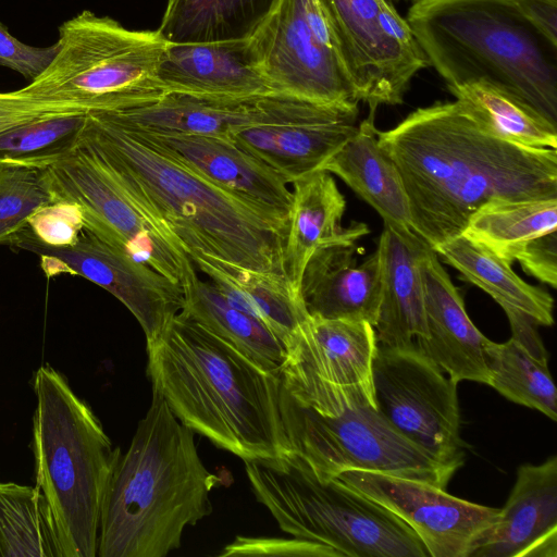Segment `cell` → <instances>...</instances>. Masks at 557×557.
<instances>
[{
	"label": "cell",
	"mask_w": 557,
	"mask_h": 557,
	"mask_svg": "<svg viewBox=\"0 0 557 557\" xmlns=\"http://www.w3.org/2000/svg\"><path fill=\"white\" fill-rule=\"evenodd\" d=\"M64 113L83 112L40 100L23 88L0 91V133L37 119Z\"/></svg>",
	"instance_id": "ab89813d"
},
{
	"label": "cell",
	"mask_w": 557,
	"mask_h": 557,
	"mask_svg": "<svg viewBox=\"0 0 557 557\" xmlns=\"http://www.w3.org/2000/svg\"><path fill=\"white\" fill-rule=\"evenodd\" d=\"M377 411L438 462L463 465L457 383L414 343L377 345L372 364Z\"/></svg>",
	"instance_id": "7c38bea8"
},
{
	"label": "cell",
	"mask_w": 557,
	"mask_h": 557,
	"mask_svg": "<svg viewBox=\"0 0 557 557\" xmlns=\"http://www.w3.org/2000/svg\"><path fill=\"white\" fill-rule=\"evenodd\" d=\"M53 203L41 170L0 163V245H8L40 209Z\"/></svg>",
	"instance_id": "d590c367"
},
{
	"label": "cell",
	"mask_w": 557,
	"mask_h": 557,
	"mask_svg": "<svg viewBox=\"0 0 557 557\" xmlns=\"http://www.w3.org/2000/svg\"><path fill=\"white\" fill-rule=\"evenodd\" d=\"M284 100L285 95L280 92L247 98L164 92L145 103L96 112L132 131L230 139L237 129L274 121Z\"/></svg>",
	"instance_id": "ac0fdd59"
},
{
	"label": "cell",
	"mask_w": 557,
	"mask_h": 557,
	"mask_svg": "<svg viewBox=\"0 0 557 557\" xmlns=\"http://www.w3.org/2000/svg\"><path fill=\"white\" fill-rule=\"evenodd\" d=\"M358 115V104L305 100L284 117L237 129L230 139L289 184L322 170L355 134Z\"/></svg>",
	"instance_id": "2e32d148"
},
{
	"label": "cell",
	"mask_w": 557,
	"mask_h": 557,
	"mask_svg": "<svg viewBox=\"0 0 557 557\" xmlns=\"http://www.w3.org/2000/svg\"><path fill=\"white\" fill-rule=\"evenodd\" d=\"M393 1H399V0H393ZM401 1H408V2H410V3H413V2H416L417 0H401Z\"/></svg>",
	"instance_id": "7bdbcfd3"
},
{
	"label": "cell",
	"mask_w": 557,
	"mask_h": 557,
	"mask_svg": "<svg viewBox=\"0 0 557 557\" xmlns=\"http://www.w3.org/2000/svg\"><path fill=\"white\" fill-rule=\"evenodd\" d=\"M406 21L448 89L486 82L557 124V44L512 0H417Z\"/></svg>",
	"instance_id": "5b68a950"
},
{
	"label": "cell",
	"mask_w": 557,
	"mask_h": 557,
	"mask_svg": "<svg viewBox=\"0 0 557 557\" xmlns=\"http://www.w3.org/2000/svg\"><path fill=\"white\" fill-rule=\"evenodd\" d=\"M251 490L294 537L341 557H430L412 529L338 478L322 479L293 451L244 461Z\"/></svg>",
	"instance_id": "ba28073f"
},
{
	"label": "cell",
	"mask_w": 557,
	"mask_h": 557,
	"mask_svg": "<svg viewBox=\"0 0 557 557\" xmlns=\"http://www.w3.org/2000/svg\"><path fill=\"white\" fill-rule=\"evenodd\" d=\"M147 375L175 417L244 461L289 451L280 414V372L177 313L147 342Z\"/></svg>",
	"instance_id": "3957f363"
},
{
	"label": "cell",
	"mask_w": 557,
	"mask_h": 557,
	"mask_svg": "<svg viewBox=\"0 0 557 557\" xmlns=\"http://www.w3.org/2000/svg\"><path fill=\"white\" fill-rule=\"evenodd\" d=\"M194 434L152 388L106 488L97 556L165 557L187 527L212 512L210 492L220 478L205 467Z\"/></svg>",
	"instance_id": "277c9868"
},
{
	"label": "cell",
	"mask_w": 557,
	"mask_h": 557,
	"mask_svg": "<svg viewBox=\"0 0 557 557\" xmlns=\"http://www.w3.org/2000/svg\"><path fill=\"white\" fill-rule=\"evenodd\" d=\"M249 41L277 92L329 104L360 102L319 0H280Z\"/></svg>",
	"instance_id": "8fae6325"
},
{
	"label": "cell",
	"mask_w": 557,
	"mask_h": 557,
	"mask_svg": "<svg viewBox=\"0 0 557 557\" xmlns=\"http://www.w3.org/2000/svg\"><path fill=\"white\" fill-rule=\"evenodd\" d=\"M370 233L352 222L335 239L319 247L309 259L300 295L311 317L366 321L375 325L382 295L379 251L356 265L357 242Z\"/></svg>",
	"instance_id": "e0dca14e"
},
{
	"label": "cell",
	"mask_w": 557,
	"mask_h": 557,
	"mask_svg": "<svg viewBox=\"0 0 557 557\" xmlns=\"http://www.w3.org/2000/svg\"><path fill=\"white\" fill-rule=\"evenodd\" d=\"M359 101H404L413 76L430 66L406 18L388 0H319Z\"/></svg>",
	"instance_id": "4fadbf2b"
},
{
	"label": "cell",
	"mask_w": 557,
	"mask_h": 557,
	"mask_svg": "<svg viewBox=\"0 0 557 557\" xmlns=\"http://www.w3.org/2000/svg\"><path fill=\"white\" fill-rule=\"evenodd\" d=\"M32 449L62 557H96L102 502L121 453L89 405L50 364L34 373Z\"/></svg>",
	"instance_id": "52a82bcc"
},
{
	"label": "cell",
	"mask_w": 557,
	"mask_h": 557,
	"mask_svg": "<svg viewBox=\"0 0 557 557\" xmlns=\"http://www.w3.org/2000/svg\"><path fill=\"white\" fill-rule=\"evenodd\" d=\"M231 555H288V556H318V557H341L333 548L294 537L270 539V537H237L232 544L224 548L221 556Z\"/></svg>",
	"instance_id": "74e56055"
},
{
	"label": "cell",
	"mask_w": 557,
	"mask_h": 557,
	"mask_svg": "<svg viewBox=\"0 0 557 557\" xmlns=\"http://www.w3.org/2000/svg\"><path fill=\"white\" fill-rule=\"evenodd\" d=\"M430 248L411 228L384 224L376 248L382 295L373 327L379 345L406 346L426 338L421 263Z\"/></svg>",
	"instance_id": "603a6c76"
},
{
	"label": "cell",
	"mask_w": 557,
	"mask_h": 557,
	"mask_svg": "<svg viewBox=\"0 0 557 557\" xmlns=\"http://www.w3.org/2000/svg\"><path fill=\"white\" fill-rule=\"evenodd\" d=\"M426 318V338L418 347L456 383L490 385L485 337L467 314L459 289L438 256L430 248L421 263Z\"/></svg>",
	"instance_id": "ffe728a7"
},
{
	"label": "cell",
	"mask_w": 557,
	"mask_h": 557,
	"mask_svg": "<svg viewBox=\"0 0 557 557\" xmlns=\"http://www.w3.org/2000/svg\"><path fill=\"white\" fill-rule=\"evenodd\" d=\"M86 114L46 116L0 133V163L40 168L76 144Z\"/></svg>",
	"instance_id": "e575fe53"
},
{
	"label": "cell",
	"mask_w": 557,
	"mask_h": 557,
	"mask_svg": "<svg viewBox=\"0 0 557 557\" xmlns=\"http://www.w3.org/2000/svg\"><path fill=\"white\" fill-rule=\"evenodd\" d=\"M188 315L227 341L262 369L278 373L286 359L285 344L261 321L231 305L193 265L182 285Z\"/></svg>",
	"instance_id": "f1b7e54d"
},
{
	"label": "cell",
	"mask_w": 557,
	"mask_h": 557,
	"mask_svg": "<svg viewBox=\"0 0 557 557\" xmlns=\"http://www.w3.org/2000/svg\"><path fill=\"white\" fill-rule=\"evenodd\" d=\"M293 202L284 248L285 274L300 290L305 268L313 252L346 227L341 222L346 200L331 173L317 171L293 183Z\"/></svg>",
	"instance_id": "4316f807"
},
{
	"label": "cell",
	"mask_w": 557,
	"mask_h": 557,
	"mask_svg": "<svg viewBox=\"0 0 557 557\" xmlns=\"http://www.w3.org/2000/svg\"><path fill=\"white\" fill-rule=\"evenodd\" d=\"M278 405L289 451L322 479L356 469L446 488L456 472L393 428L377 411L373 392L292 372L281 379Z\"/></svg>",
	"instance_id": "8992f818"
},
{
	"label": "cell",
	"mask_w": 557,
	"mask_h": 557,
	"mask_svg": "<svg viewBox=\"0 0 557 557\" xmlns=\"http://www.w3.org/2000/svg\"><path fill=\"white\" fill-rule=\"evenodd\" d=\"M434 251L462 278L488 294L505 312H517L537 326L554 323V298L520 278L511 264L463 235L435 246Z\"/></svg>",
	"instance_id": "83f0119b"
},
{
	"label": "cell",
	"mask_w": 557,
	"mask_h": 557,
	"mask_svg": "<svg viewBox=\"0 0 557 557\" xmlns=\"http://www.w3.org/2000/svg\"><path fill=\"white\" fill-rule=\"evenodd\" d=\"M557 556V457L522 465L495 523L469 557Z\"/></svg>",
	"instance_id": "d6986e66"
},
{
	"label": "cell",
	"mask_w": 557,
	"mask_h": 557,
	"mask_svg": "<svg viewBox=\"0 0 557 557\" xmlns=\"http://www.w3.org/2000/svg\"><path fill=\"white\" fill-rule=\"evenodd\" d=\"M138 133L213 184L288 218L293 193L287 187V181L232 139Z\"/></svg>",
	"instance_id": "7402d4cb"
},
{
	"label": "cell",
	"mask_w": 557,
	"mask_h": 557,
	"mask_svg": "<svg viewBox=\"0 0 557 557\" xmlns=\"http://www.w3.org/2000/svg\"><path fill=\"white\" fill-rule=\"evenodd\" d=\"M159 82L165 92L200 96L247 98L277 92L259 69L249 39L166 42Z\"/></svg>",
	"instance_id": "44dd1931"
},
{
	"label": "cell",
	"mask_w": 557,
	"mask_h": 557,
	"mask_svg": "<svg viewBox=\"0 0 557 557\" xmlns=\"http://www.w3.org/2000/svg\"><path fill=\"white\" fill-rule=\"evenodd\" d=\"M83 228L79 208L66 202H53L40 209L27 224L28 232L37 240L50 246L73 244Z\"/></svg>",
	"instance_id": "8d00e7d4"
},
{
	"label": "cell",
	"mask_w": 557,
	"mask_h": 557,
	"mask_svg": "<svg viewBox=\"0 0 557 557\" xmlns=\"http://www.w3.org/2000/svg\"><path fill=\"white\" fill-rule=\"evenodd\" d=\"M191 261L231 305L261 321L285 346L309 317L300 290L284 274L205 255Z\"/></svg>",
	"instance_id": "484cf974"
},
{
	"label": "cell",
	"mask_w": 557,
	"mask_h": 557,
	"mask_svg": "<svg viewBox=\"0 0 557 557\" xmlns=\"http://www.w3.org/2000/svg\"><path fill=\"white\" fill-rule=\"evenodd\" d=\"M335 478L407 523L430 557H469L500 511L453 496L434 484L394 474L351 469Z\"/></svg>",
	"instance_id": "9a60e30c"
},
{
	"label": "cell",
	"mask_w": 557,
	"mask_h": 557,
	"mask_svg": "<svg viewBox=\"0 0 557 557\" xmlns=\"http://www.w3.org/2000/svg\"><path fill=\"white\" fill-rule=\"evenodd\" d=\"M0 557H62L40 488L0 481Z\"/></svg>",
	"instance_id": "d6a6232c"
},
{
	"label": "cell",
	"mask_w": 557,
	"mask_h": 557,
	"mask_svg": "<svg viewBox=\"0 0 557 557\" xmlns=\"http://www.w3.org/2000/svg\"><path fill=\"white\" fill-rule=\"evenodd\" d=\"M47 69L23 89L78 111L137 106L162 96L159 65L166 45L157 30H131L85 10L59 26Z\"/></svg>",
	"instance_id": "9c48e42d"
},
{
	"label": "cell",
	"mask_w": 557,
	"mask_h": 557,
	"mask_svg": "<svg viewBox=\"0 0 557 557\" xmlns=\"http://www.w3.org/2000/svg\"><path fill=\"white\" fill-rule=\"evenodd\" d=\"M522 14L557 44V0H512Z\"/></svg>",
	"instance_id": "b9f144b4"
},
{
	"label": "cell",
	"mask_w": 557,
	"mask_h": 557,
	"mask_svg": "<svg viewBox=\"0 0 557 557\" xmlns=\"http://www.w3.org/2000/svg\"><path fill=\"white\" fill-rule=\"evenodd\" d=\"M377 137L401 176L410 227L431 248L488 201L557 197V149L500 139L457 100L418 108Z\"/></svg>",
	"instance_id": "6da1fadb"
},
{
	"label": "cell",
	"mask_w": 557,
	"mask_h": 557,
	"mask_svg": "<svg viewBox=\"0 0 557 557\" xmlns=\"http://www.w3.org/2000/svg\"><path fill=\"white\" fill-rule=\"evenodd\" d=\"M557 231V197L492 200L468 220L461 235L512 264L524 246Z\"/></svg>",
	"instance_id": "1f68e13d"
},
{
	"label": "cell",
	"mask_w": 557,
	"mask_h": 557,
	"mask_svg": "<svg viewBox=\"0 0 557 557\" xmlns=\"http://www.w3.org/2000/svg\"><path fill=\"white\" fill-rule=\"evenodd\" d=\"M55 51V44L34 47L20 41L0 22V66L15 71L32 82L47 69Z\"/></svg>",
	"instance_id": "f35d334b"
},
{
	"label": "cell",
	"mask_w": 557,
	"mask_h": 557,
	"mask_svg": "<svg viewBox=\"0 0 557 557\" xmlns=\"http://www.w3.org/2000/svg\"><path fill=\"white\" fill-rule=\"evenodd\" d=\"M39 256L47 276L79 275L116 297L137 319L147 342L158 336L184 308L181 284L83 228L66 246L37 240L27 226L9 243Z\"/></svg>",
	"instance_id": "5bb4252c"
},
{
	"label": "cell",
	"mask_w": 557,
	"mask_h": 557,
	"mask_svg": "<svg viewBox=\"0 0 557 557\" xmlns=\"http://www.w3.org/2000/svg\"><path fill=\"white\" fill-rule=\"evenodd\" d=\"M375 108L358 125L355 134L324 164L322 170L337 175L383 219L384 224L410 227L407 194L398 169L379 141Z\"/></svg>",
	"instance_id": "d4e9b609"
},
{
	"label": "cell",
	"mask_w": 557,
	"mask_h": 557,
	"mask_svg": "<svg viewBox=\"0 0 557 557\" xmlns=\"http://www.w3.org/2000/svg\"><path fill=\"white\" fill-rule=\"evenodd\" d=\"M523 271L540 282L556 288L557 285V231L529 242L517 260Z\"/></svg>",
	"instance_id": "60d3db41"
},
{
	"label": "cell",
	"mask_w": 557,
	"mask_h": 557,
	"mask_svg": "<svg viewBox=\"0 0 557 557\" xmlns=\"http://www.w3.org/2000/svg\"><path fill=\"white\" fill-rule=\"evenodd\" d=\"M81 137L178 237L205 255L285 274L288 218L213 184L146 135L87 112Z\"/></svg>",
	"instance_id": "7a4b0ae2"
},
{
	"label": "cell",
	"mask_w": 557,
	"mask_h": 557,
	"mask_svg": "<svg viewBox=\"0 0 557 557\" xmlns=\"http://www.w3.org/2000/svg\"><path fill=\"white\" fill-rule=\"evenodd\" d=\"M377 345L374 327L366 321L309 315L287 344L283 366L336 386L373 392Z\"/></svg>",
	"instance_id": "cb8c5ba5"
},
{
	"label": "cell",
	"mask_w": 557,
	"mask_h": 557,
	"mask_svg": "<svg viewBox=\"0 0 557 557\" xmlns=\"http://www.w3.org/2000/svg\"><path fill=\"white\" fill-rule=\"evenodd\" d=\"M39 169L53 202L78 207L85 228L183 285L194 263L178 237L81 134L71 149Z\"/></svg>",
	"instance_id": "30bf717a"
},
{
	"label": "cell",
	"mask_w": 557,
	"mask_h": 557,
	"mask_svg": "<svg viewBox=\"0 0 557 557\" xmlns=\"http://www.w3.org/2000/svg\"><path fill=\"white\" fill-rule=\"evenodd\" d=\"M486 352L493 388L511 401L556 421L557 391L548 359L533 356L513 337L503 344L490 341Z\"/></svg>",
	"instance_id": "836d02e7"
},
{
	"label": "cell",
	"mask_w": 557,
	"mask_h": 557,
	"mask_svg": "<svg viewBox=\"0 0 557 557\" xmlns=\"http://www.w3.org/2000/svg\"><path fill=\"white\" fill-rule=\"evenodd\" d=\"M280 0H169L157 29L172 44L250 39Z\"/></svg>",
	"instance_id": "f546056e"
},
{
	"label": "cell",
	"mask_w": 557,
	"mask_h": 557,
	"mask_svg": "<svg viewBox=\"0 0 557 557\" xmlns=\"http://www.w3.org/2000/svg\"><path fill=\"white\" fill-rule=\"evenodd\" d=\"M448 90L492 135L520 146L557 149V124L509 91L482 81Z\"/></svg>",
	"instance_id": "4dcf8cb0"
}]
</instances>
